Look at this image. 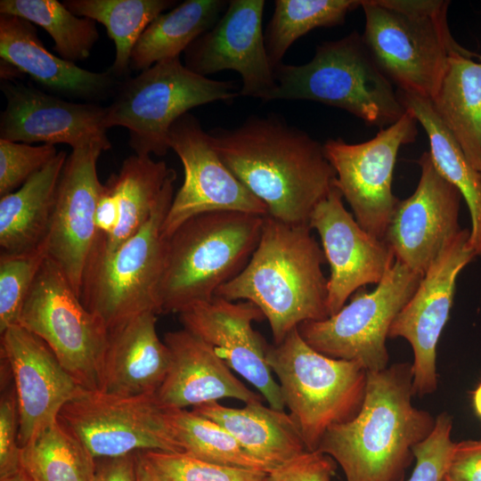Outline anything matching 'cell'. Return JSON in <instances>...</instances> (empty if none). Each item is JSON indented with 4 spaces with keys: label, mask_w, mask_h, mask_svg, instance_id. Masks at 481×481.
Here are the masks:
<instances>
[{
    "label": "cell",
    "mask_w": 481,
    "mask_h": 481,
    "mask_svg": "<svg viewBox=\"0 0 481 481\" xmlns=\"http://www.w3.org/2000/svg\"><path fill=\"white\" fill-rule=\"evenodd\" d=\"M213 147L235 177L267 208V216L309 225L336 173L323 144L272 114L253 115L240 126L208 132Z\"/></svg>",
    "instance_id": "cell-1"
},
{
    "label": "cell",
    "mask_w": 481,
    "mask_h": 481,
    "mask_svg": "<svg viewBox=\"0 0 481 481\" xmlns=\"http://www.w3.org/2000/svg\"><path fill=\"white\" fill-rule=\"evenodd\" d=\"M410 363L368 371L365 399L350 421L331 427L317 451L338 464L346 481H404L414 447L432 432L436 418L412 404Z\"/></svg>",
    "instance_id": "cell-2"
},
{
    "label": "cell",
    "mask_w": 481,
    "mask_h": 481,
    "mask_svg": "<svg viewBox=\"0 0 481 481\" xmlns=\"http://www.w3.org/2000/svg\"><path fill=\"white\" fill-rule=\"evenodd\" d=\"M309 225L286 224L269 216L248 264L217 289L215 297L254 304L267 319L273 344L303 322L329 317L327 262Z\"/></svg>",
    "instance_id": "cell-3"
},
{
    "label": "cell",
    "mask_w": 481,
    "mask_h": 481,
    "mask_svg": "<svg viewBox=\"0 0 481 481\" xmlns=\"http://www.w3.org/2000/svg\"><path fill=\"white\" fill-rule=\"evenodd\" d=\"M264 217L213 211L181 224L167 240L158 289L159 314H179L211 300L217 289L248 264L258 244Z\"/></svg>",
    "instance_id": "cell-4"
},
{
    "label": "cell",
    "mask_w": 481,
    "mask_h": 481,
    "mask_svg": "<svg viewBox=\"0 0 481 481\" xmlns=\"http://www.w3.org/2000/svg\"><path fill=\"white\" fill-rule=\"evenodd\" d=\"M444 0H363V42L397 90L431 100L450 59L469 54L451 34Z\"/></svg>",
    "instance_id": "cell-5"
},
{
    "label": "cell",
    "mask_w": 481,
    "mask_h": 481,
    "mask_svg": "<svg viewBox=\"0 0 481 481\" xmlns=\"http://www.w3.org/2000/svg\"><path fill=\"white\" fill-rule=\"evenodd\" d=\"M273 100H308L345 110L380 129L406 111L394 84L380 69L363 37H346L316 47L303 65L280 63L273 69Z\"/></svg>",
    "instance_id": "cell-6"
},
{
    "label": "cell",
    "mask_w": 481,
    "mask_h": 481,
    "mask_svg": "<svg viewBox=\"0 0 481 481\" xmlns=\"http://www.w3.org/2000/svg\"><path fill=\"white\" fill-rule=\"evenodd\" d=\"M266 360L307 451H317L331 427L352 420L361 411L368 371L356 362L317 352L298 328L281 343L268 345Z\"/></svg>",
    "instance_id": "cell-7"
},
{
    "label": "cell",
    "mask_w": 481,
    "mask_h": 481,
    "mask_svg": "<svg viewBox=\"0 0 481 481\" xmlns=\"http://www.w3.org/2000/svg\"><path fill=\"white\" fill-rule=\"evenodd\" d=\"M234 81L203 77L182 64L180 58L164 60L122 79L106 106L105 125L129 132V145L138 156H164L169 131L183 115L197 106L232 101L240 95Z\"/></svg>",
    "instance_id": "cell-8"
},
{
    "label": "cell",
    "mask_w": 481,
    "mask_h": 481,
    "mask_svg": "<svg viewBox=\"0 0 481 481\" xmlns=\"http://www.w3.org/2000/svg\"><path fill=\"white\" fill-rule=\"evenodd\" d=\"M175 179L174 170L150 219L137 233L109 257L86 265L80 300L108 330L144 312L159 314L158 289L167 248L161 226L174 198Z\"/></svg>",
    "instance_id": "cell-9"
},
{
    "label": "cell",
    "mask_w": 481,
    "mask_h": 481,
    "mask_svg": "<svg viewBox=\"0 0 481 481\" xmlns=\"http://www.w3.org/2000/svg\"><path fill=\"white\" fill-rule=\"evenodd\" d=\"M19 325L43 339L81 387L102 391L109 330L49 257L24 302Z\"/></svg>",
    "instance_id": "cell-10"
},
{
    "label": "cell",
    "mask_w": 481,
    "mask_h": 481,
    "mask_svg": "<svg viewBox=\"0 0 481 481\" xmlns=\"http://www.w3.org/2000/svg\"><path fill=\"white\" fill-rule=\"evenodd\" d=\"M423 275L395 259L376 288L354 293L350 302L326 319L303 322L302 338L317 352L360 363L368 371L388 366L387 338L392 322Z\"/></svg>",
    "instance_id": "cell-11"
},
{
    "label": "cell",
    "mask_w": 481,
    "mask_h": 481,
    "mask_svg": "<svg viewBox=\"0 0 481 481\" xmlns=\"http://www.w3.org/2000/svg\"><path fill=\"white\" fill-rule=\"evenodd\" d=\"M58 420L95 460L143 451L183 452L155 395L119 396L81 387Z\"/></svg>",
    "instance_id": "cell-12"
},
{
    "label": "cell",
    "mask_w": 481,
    "mask_h": 481,
    "mask_svg": "<svg viewBox=\"0 0 481 481\" xmlns=\"http://www.w3.org/2000/svg\"><path fill=\"white\" fill-rule=\"evenodd\" d=\"M418 120L412 111L382 128L369 141L348 143L342 138L323 143L324 154L336 173L334 184L352 208L358 224L384 240L400 200L392 191L393 172L402 145L414 142Z\"/></svg>",
    "instance_id": "cell-13"
},
{
    "label": "cell",
    "mask_w": 481,
    "mask_h": 481,
    "mask_svg": "<svg viewBox=\"0 0 481 481\" xmlns=\"http://www.w3.org/2000/svg\"><path fill=\"white\" fill-rule=\"evenodd\" d=\"M169 147L184 172L161 226L167 240L188 219L213 211H240L267 216L265 205L229 170L212 145L208 132L191 113L180 117L169 131Z\"/></svg>",
    "instance_id": "cell-14"
},
{
    "label": "cell",
    "mask_w": 481,
    "mask_h": 481,
    "mask_svg": "<svg viewBox=\"0 0 481 481\" xmlns=\"http://www.w3.org/2000/svg\"><path fill=\"white\" fill-rule=\"evenodd\" d=\"M470 231L461 229L444 247L391 324L388 338L406 339L413 351L412 389L424 396L437 388L436 346L449 319L456 280L476 254Z\"/></svg>",
    "instance_id": "cell-15"
},
{
    "label": "cell",
    "mask_w": 481,
    "mask_h": 481,
    "mask_svg": "<svg viewBox=\"0 0 481 481\" xmlns=\"http://www.w3.org/2000/svg\"><path fill=\"white\" fill-rule=\"evenodd\" d=\"M264 0H230L216 24L184 51V65L207 77L232 69L242 80L240 95L271 101L276 81L265 44Z\"/></svg>",
    "instance_id": "cell-16"
},
{
    "label": "cell",
    "mask_w": 481,
    "mask_h": 481,
    "mask_svg": "<svg viewBox=\"0 0 481 481\" xmlns=\"http://www.w3.org/2000/svg\"><path fill=\"white\" fill-rule=\"evenodd\" d=\"M0 88L6 99L0 115V140L65 143L72 150L91 144L104 151L111 148L106 106L69 102L19 80H1Z\"/></svg>",
    "instance_id": "cell-17"
},
{
    "label": "cell",
    "mask_w": 481,
    "mask_h": 481,
    "mask_svg": "<svg viewBox=\"0 0 481 481\" xmlns=\"http://www.w3.org/2000/svg\"><path fill=\"white\" fill-rule=\"evenodd\" d=\"M417 162L418 185L409 198L398 201L384 240L396 260L424 275L445 244L461 231L462 196L436 169L429 151Z\"/></svg>",
    "instance_id": "cell-18"
},
{
    "label": "cell",
    "mask_w": 481,
    "mask_h": 481,
    "mask_svg": "<svg viewBox=\"0 0 481 481\" xmlns=\"http://www.w3.org/2000/svg\"><path fill=\"white\" fill-rule=\"evenodd\" d=\"M102 151V146L91 144L68 155L46 238L48 257L79 298L86 266L98 235L95 211L103 183L98 177L97 161Z\"/></svg>",
    "instance_id": "cell-19"
},
{
    "label": "cell",
    "mask_w": 481,
    "mask_h": 481,
    "mask_svg": "<svg viewBox=\"0 0 481 481\" xmlns=\"http://www.w3.org/2000/svg\"><path fill=\"white\" fill-rule=\"evenodd\" d=\"M343 196L333 183L314 208L309 226L320 235L330 267L328 278L329 316L367 284H378L395 261L384 240L365 232L346 210Z\"/></svg>",
    "instance_id": "cell-20"
},
{
    "label": "cell",
    "mask_w": 481,
    "mask_h": 481,
    "mask_svg": "<svg viewBox=\"0 0 481 481\" xmlns=\"http://www.w3.org/2000/svg\"><path fill=\"white\" fill-rule=\"evenodd\" d=\"M265 318L254 304L230 301L219 297L194 304L181 313L183 329L211 346L230 369L251 385L269 406L284 411L279 384L266 360L268 345L252 328Z\"/></svg>",
    "instance_id": "cell-21"
},
{
    "label": "cell",
    "mask_w": 481,
    "mask_h": 481,
    "mask_svg": "<svg viewBox=\"0 0 481 481\" xmlns=\"http://www.w3.org/2000/svg\"><path fill=\"white\" fill-rule=\"evenodd\" d=\"M1 334V356L8 363L20 413L19 445L29 443L58 420L81 387L39 337L20 325Z\"/></svg>",
    "instance_id": "cell-22"
},
{
    "label": "cell",
    "mask_w": 481,
    "mask_h": 481,
    "mask_svg": "<svg viewBox=\"0 0 481 481\" xmlns=\"http://www.w3.org/2000/svg\"><path fill=\"white\" fill-rule=\"evenodd\" d=\"M170 363L155 397L164 409L234 398L245 404L264 402L258 393L247 387L232 372L215 349L199 337L183 329L164 335Z\"/></svg>",
    "instance_id": "cell-23"
},
{
    "label": "cell",
    "mask_w": 481,
    "mask_h": 481,
    "mask_svg": "<svg viewBox=\"0 0 481 481\" xmlns=\"http://www.w3.org/2000/svg\"><path fill=\"white\" fill-rule=\"evenodd\" d=\"M0 57L59 97L98 103L112 98L120 79L109 70L94 72L50 53L33 23L0 14Z\"/></svg>",
    "instance_id": "cell-24"
},
{
    "label": "cell",
    "mask_w": 481,
    "mask_h": 481,
    "mask_svg": "<svg viewBox=\"0 0 481 481\" xmlns=\"http://www.w3.org/2000/svg\"><path fill=\"white\" fill-rule=\"evenodd\" d=\"M156 314H139L109 330L102 371V391L119 396L155 395L170 363L160 340Z\"/></svg>",
    "instance_id": "cell-25"
},
{
    "label": "cell",
    "mask_w": 481,
    "mask_h": 481,
    "mask_svg": "<svg viewBox=\"0 0 481 481\" xmlns=\"http://www.w3.org/2000/svg\"><path fill=\"white\" fill-rule=\"evenodd\" d=\"M192 411L221 425L269 471L307 451L293 417L263 402L242 408L212 402Z\"/></svg>",
    "instance_id": "cell-26"
},
{
    "label": "cell",
    "mask_w": 481,
    "mask_h": 481,
    "mask_svg": "<svg viewBox=\"0 0 481 481\" xmlns=\"http://www.w3.org/2000/svg\"><path fill=\"white\" fill-rule=\"evenodd\" d=\"M68 154L61 151L18 190L0 199L1 252L32 249L47 238L59 179Z\"/></svg>",
    "instance_id": "cell-27"
},
{
    "label": "cell",
    "mask_w": 481,
    "mask_h": 481,
    "mask_svg": "<svg viewBox=\"0 0 481 481\" xmlns=\"http://www.w3.org/2000/svg\"><path fill=\"white\" fill-rule=\"evenodd\" d=\"M173 171L164 161L135 154L123 161L117 174L110 175L108 181L118 199V224L110 236L96 238L87 264L109 257L140 231Z\"/></svg>",
    "instance_id": "cell-28"
},
{
    "label": "cell",
    "mask_w": 481,
    "mask_h": 481,
    "mask_svg": "<svg viewBox=\"0 0 481 481\" xmlns=\"http://www.w3.org/2000/svg\"><path fill=\"white\" fill-rule=\"evenodd\" d=\"M456 53L430 100L437 117L469 162L481 173V62Z\"/></svg>",
    "instance_id": "cell-29"
},
{
    "label": "cell",
    "mask_w": 481,
    "mask_h": 481,
    "mask_svg": "<svg viewBox=\"0 0 481 481\" xmlns=\"http://www.w3.org/2000/svg\"><path fill=\"white\" fill-rule=\"evenodd\" d=\"M227 4L224 0H186L159 14L134 46L130 70L141 72L161 61L179 57L216 24Z\"/></svg>",
    "instance_id": "cell-30"
},
{
    "label": "cell",
    "mask_w": 481,
    "mask_h": 481,
    "mask_svg": "<svg viewBox=\"0 0 481 481\" xmlns=\"http://www.w3.org/2000/svg\"><path fill=\"white\" fill-rule=\"evenodd\" d=\"M406 110L416 117L429 141V153L439 173L461 192L471 218L469 245L481 257V173L463 151L435 112L429 99L397 90Z\"/></svg>",
    "instance_id": "cell-31"
},
{
    "label": "cell",
    "mask_w": 481,
    "mask_h": 481,
    "mask_svg": "<svg viewBox=\"0 0 481 481\" xmlns=\"http://www.w3.org/2000/svg\"><path fill=\"white\" fill-rule=\"evenodd\" d=\"M74 14L105 26L114 41L116 53L109 71L118 79L129 77L131 53L147 26L164 11L175 4L173 0H65Z\"/></svg>",
    "instance_id": "cell-32"
},
{
    "label": "cell",
    "mask_w": 481,
    "mask_h": 481,
    "mask_svg": "<svg viewBox=\"0 0 481 481\" xmlns=\"http://www.w3.org/2000/svg\"><path fill=\"white\" fill-rule=\"evenodd\" d=\"M21 469L32 481H93L95 459L57 420L21 448Z\"/></svg>",
    "instance_id": "cell-33"
},
{
    "label": "cell",
    "mask_w": 481,
    "mask_h": 481,
    "mask_svg": "<svg viewBox=\"0 0 481 481\" xmlns=\"http://www.w3.org/2000/svg\"><path fill=\"white\" fill-rule=\"evenodd\" d=\"M362 6L357 0H276L265 44L272 67L282 62L291 45L310 30L342 25L346 15Z\"/></svg>",
    "instance_id": "cell-34"
},
{
    "label": "cell",
    "mask_w": 481,
    "mask_h": 481,
    "mask_svg": "<svg viewBox=\"0 0 481 481\" xmlns=\"http://www.w3.org/2000/svg\"><path fill=\"white\" fill-rule=\"evenodd\" d=\"M0 14L15 15L42 27L58 55L73 63L86 60L99 39L94 20L74 14L57 0H1Z\"/></svg>",
    "instance_id": "cell-35"
},
{
    "label": "cell",
    "mask_w": 481,
    "mask_h": 481,
    "mask_svg": "<svg viewBox=\"0 0 481 481\" xmlns=\"http://www.w3.org/2000/svg\"><path fill=\"white\" fill-rule=\"evenodd\" d=\"M170 429L183 452L199 460L269 472L216 421L186 409H165Z\"/></svg>",
    "instance_id": "cell-36"
},
{
    "label": "cell",
    "mask_w": 481,
    "mask_h": 481,
    "mask_svg": "<svg viewBox=\"0 0 481 481\" xmlns=\"http://www.w3.org/2000/svg\"><path fill=\"white\" fill-rule=\"evenodd\" d=\"M48 257L46 240L29 250L0 255V333L19 325L24 302Z\"/></svg>",
    "instance_id": "cell-37"
},
{
    "label": "cell",
    "mask_w": 481,
    "mask_h": 481,
    "mask_svg": "<svg viewBox=\"0 0 481 481\" xmlns=\"http://www.w3.org/2000/svg\"><path fill=\"white\" fill-rule=\"evenodd\" d=\"M155 481H268V472L204 461L184 452H140Z\"/></svg>",
    "instance_id": "cell-38"
},
{
    "label": "cell",
    "mask_w": 481,
    "mask_h": 481,
    "mask_svg": "<svg viewBox=\"0 0 481 481\" xmlns=\"http://www.w3.org/2000/svg\"><path fill=\"white\" fill-rule=\"evenodd\" d=\"M57 154L54 145L0 140V197L18 190Z\"/></svg>",
    "instance_id": "cell-39"
},
{
    "label": "cell",
    "mask_w": 481,
    "mask_h": 481,
    "mask_svg": "<svg viewBox=\"0 0 481 481\" xmlns=\"http://www.w3.org/2000/svg\"><path fill=\"white\" fill-rule=\"evenodd\" d=\"M452 429V416L446 412L439 413L430 435L413 449L415 467L408 481L444 479L455 444Z\"/></svg>",
    "instance_id": "cell-40"
},
{
    "label": "cell",
    "mask_w": 481,
    "mask_h": 481,
    "mask_svg": "<svg viewBox=\"0 0 481 481\" xmlns=\"http://www.w3.org/2000/svg\"><path fill=\"white\" fill-rule=\"evenodd\" d=\"M19 428L20 413L16 390L9 364L1 356L0 478L22 470Z\"/></svg>",
    "instance_id": "cell-41"
},
{
    "label": "cell",
    "mask_w": 481,
    "mask_h": 481,
    "mask_svg": "<svg viewBox=\"0 0 481 481\" xmlns=\"http://www.w3.org/2000/svg\"><path fill=\"white\" fill-rule=\"evenodd\" d=\"M337 462L319 451H306L268 472V481H331Z\"/></svg>",
    "instance_id": "cell-42"
},
{
    "label": "cell",
    "mask_w": 481,
    "mask_h": 481,
    "mask_svg": "<svg viewBox=\"0 0 481 481\" xmlns=\"http://www.w3.org/2000/svg\"><path fill=\"white\" fill-rule=\"evenodd\" d=\"M445 477L450 481H481V440L455 443Z\"/></svg>",
    "instance_id": "cell-43"
},
{
    "label": "cell",
    "mask_w": 481,
    "mask_h": 481,
    "mask_svg": "<svg viewBox=\"0 0 481 481\" xmlns=\"http://www.w3.org/2000/svg\"><path fill=\"white\" fill-rule=\"evenodd\" d=\"M93 481H138L136 452L95 460Z\"/></svg>",
    "instance_id": "cell-44"
},
{
    "label": "cell",
    "mask_w": 481,
    "mask_h": 481,
    "mask_svg": "<svg viewBox=\"0 0 481 481\" xmlns=\"http://www.w3.org/2000/svg\"><path fill=\"white\" fill-rule=\"evenodd\" d=\"M119 220L118 202L110 183L107 180L98 200L95 211V225L98 238L113 233Z\"/></svg>",
    "instance_id": "cell-45"
},
{
    "label": "cell",
    "mask_w": 481,
    "mask_h": 481,
    "mask_svg": "<svg viewBox=\"0 0 481 481\" xmlns=\"http://www.w3.org/2000/svg\"><path fill=\"white\" fill-rule=\"evenodd\" d=\"M136 470L138 481H155L152 473L141 456L140 452H136Z\"/></svg>",
    "instance_id": "cell-46"
},
{
    "label": "cell",
    "mask_w": 481,
    "mask_h": 481,
    "mask_svg": "<svg viewBox=\"0 0 481 481\" xmlns=\"http://www.w3.org/2000/svg\"><path fill=\"white\" fill-rule=\"evenodd\" d=\"M473 405L476 413L481 419V382L473 391Z\"/></svg>",
    "instance_id": "cell-47"
},
{
    "label": "cell",
    "mask_w": 481,
    "mask_h": 481,
    "mask_svg": "<svg viewBox=\"0 0 481 481\" xmlns=\"http://www.w3.org/2000/svg\"><path fill=\"white\" fill-rule=\"evenodd\" d=\"M0 481H30V478L23 470H20L13 475L0 478Z\"/></svg>",
    "instance_id": "cell-48"
},
{
    "label": "cell",
    "mask_w": 481,
    "mask_h": 481,
    "mask_svg": "<svg viewBox=\"0 0 481 481\" xmlns=\"http://www.w3.org/2000/svg\"><path fill=\"white\" fill-rule=\"evenodd\" d=\"M476 58H477L478 61L481 62V54L477 53Z\"/></svg>",
    "instance_id": "cell-49"
},
{
    "label": "cell",
    "mask_w": 481,
    "mask_h": 481,
    "mask_svg": "<svg viewBox=\"0 0 481 481\" xmlns=\"http://www.w3.org/2000/svg\"><path fill=\"white\" fill-rule=\"evenodd\" d=\"M442 481H450L448 480L445 477H444V479Z\"/></svg>",
    "instance_id": "cell-50"
},
{
    "label": "cell",
    "mask_w": 481,
    "mask_h": 481,
    "mask_svg": "<svg viewBox=\"0 0 481 481\" xmlns=\"http://www.w3.org/2000/svg\"><path fill=\"white\" fill-rule=\"evenodd\" d=\"M30 481H32V480L30 479Z\"/></svg>",
    "instance_id": "cell-51"
}]
</instances>
